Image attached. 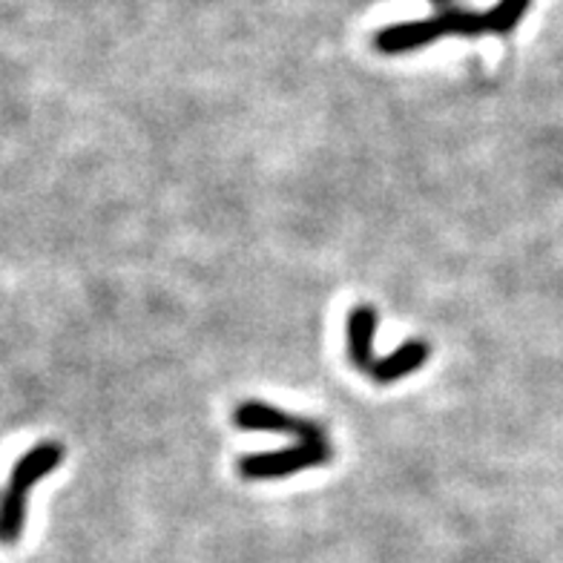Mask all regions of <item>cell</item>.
Masks as SVG:
<instances>
[{
	"label": "cell",
	"instance_id": "1",
	"mask_svg": "<svg viewBox=\"0 0 563 563\" xmlns=\"http://www.w3.org/2000/svg\"><path fill=\"white\" fill-rule=\"evenodd\" d=\"M532 0H497L495 7L472 12L460 7L454 0H431L438 9L434 18L411 23H394L379 30L374 37V46L386 55H402L411 49L438 44L443 37H481V35H509L523 15L529 12Z\"/></svg>",
	"mask_w": 563,
	"mask_h": 563
},
{
	"label": "cell",
	"instance_id": "2",
	"mask_svg": "<svg viewBox=\"0 0 563 563\" xmlns=\"http://www.w3.org/2000/svg\"><path fill=\"white\" fill-rule=\"evenodd\" d=\"M60 460H64V445L55 443V440L37 443L35 449H30L18 460L7 483V492L0 495V543L12 547V543L21 541L23 529H26L32 486L53 475Z\"/></svg>",
	"mask_w": 563,
	"mask_h": 563
},
{
	"label": "cell",
	"instance_id": "3",
	"mask_svg": "<svg viewBox=\"0 0 563 563\" xmlns=\"http://www.w3.org/2000/svg\"><path fill=\"white\" fill-rule=\"evenodd\" d=\"M331 457H334V449L322 431V434L299 440L294 449H285V452L247 454L239 460V475L245 481H282V477L299 475L311 466H325Z\"/></svg>",
	"mask_w": 563,
	"mask_h": 563
},
{
	"label": "cell",
	"instance_id": "4",
	"mask_svg": "<svg viewBox=\"0 0 563 563\" xmlns=\"http://www.w3.org/2000/svg\"><path fill=\"white\" fill-rule=\"evenodd\" d=\"M349 360L360 374H374V336H377V311L371 305H356L349 313Z\"/></svg>",
	"mask_w": 563,
	"mask_h": 563
},
{
	"label": "cell",
	"instance_id": "5",
	"mask_svg": "<svg viewBox=\"0 0 563 563\" xmlns=\"http://www.w3.org/2000/svg\"><path fill=\"white\" fill-rule=\"evenodd\" d=\"M429 354H431L429 345H426L422 340L402 342L400 349L394 351V354L377 360V368H374L371 379H374V383H379V386L397 383V379H402V377H408V374L420 371L422 365H426V360H429Z\"/></svg>",
	"mask_w": 563,
	"mask_h": 563
}]
</instances>
